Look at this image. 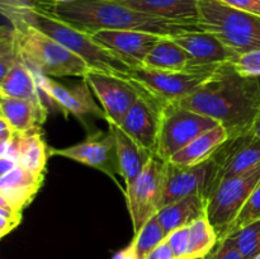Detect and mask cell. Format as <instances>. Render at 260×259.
<instances>
[{"label":"cell","instance_id":"6da1fadb","mask_svg":"<svg viewBox=\"0 0 260 259\" xmlns=\"http://www.w3.org/2000/svg\"><path fill=\"white\" fill-rule=\"evenodd\" d=\"M177 103L217 121L230 136L246 134L260 111L259 79L241 75L233 63H225L196 93Z\"/></svg>","mask_w":260,"mask_h":259},{"label":"cell","instance_id":"7a4b0ae2","mask_svg":"<svg viewBox=\"0 0 260 259\" xmlns=\"http://www.w3.org/2000/svg\"><path fill=\"white\" fill-rule=\"evenodd\" d=\"M37 8L88 35L102 29H117L140 30L161 37H175L203 30L197 23L164 19L131 9L113 0H74L69 3L41 0Z\"/></svg>","mask_w":260,"mask_h":259},{"label":"cell","instance_id":"3957f363","mask_svg":"<svg viewBox=\"0 0 260 259\" xmlns=\"http://www.w3.org/2000/svg\"><path fill=\"white\" fill-rule=\"evenodd\" d=\"M0 9H2V14L9 22L18 20V22L25 23L45 35L50 36L51 38L61 43L63 47L80 56L93 70L106 71V73L116 74L123 78H129L132 69L121 58L94 42L90 35L78 28H74L73 25L62 22L41 8L36 7L27 8V9L0 8Z\"/></svg>","mask_w":260,"mask_h":259},{"label":"cell","instance_id":"277c9868","mask_svg":"<svg viewBox=\"0 0 260 259\" xmlns=\"http://www.w3.org/2000/svg\"><path fill=\"white\" fill-rule=\"evenodd\" d=\"M9 23L15 32L20 57L36 73L50 78H84L90 70V66L80 56L71 52L50 36L18 20Z\"/></svg>","mask_w":260,"mask_h":259},{"label":"cell","instance_id":"5b68a950","mask_svg":"<svg viewBox=\"0 0 260 259\" xmlns=\"http://www.w3.org/2000/svg\"><path fill=\"white\" fill-rule=\"evenodd\" d=\"M198 24L241 53L260 50V15L243 12L220 0H200Z\"/></svg>","mask_w":260,"mask_h":259},{"label":"cell","instance_id":"8992f818","mask_svg":"<svg viewBox=\"0 0 260 259\" xmlns=\"http://www.w3.org/2000/svg\"><path fill=\"white\" fill-rule=\"evenodd\" d=\"M260 183V164L241 174L223 179L207 202V218L216 230L218 241L230 234L236 216Z\"/></svg>","mask_w":260,"mask_h":259},{"label":"cell","instance_id":"52a82bcc","mask_svg":"<svg viewBox=\"0 0 260 259\" xmlns=\"http://www.w3.org/2000/svg\"><path fill=\"white\" fill-rule=\"evenodd\" d=\"M218 124L215 119L184 108L177 102H164L155 155L164 161H169L173 155L187 146L196 137Z\"/></svg>","mask_w":260,"mask_h":259},{"label":"cell","instance_id":"ba28073f","mask_svg":"<svg viewBox=\"0 0 260 259\" xmlns=\"http://www.w3.org/2000/svg\"><path fill=\"white\" fill-rule=\"evenodd\" d=\"M218 68L202 66L187 70H157L140 66L132 69L129 78L160 101L179 102L205 85Z\"/></svg>","mask_w":260,"mask_h":259},{"label":"cell","instance_id":"9c48e42d","mask_svg":"<svg viewBox=\"0 0 260 259\" xmlns=\"http://www.w3.org/2000/svg\"><path fill=\"white\" fill-rule=\"evenodd\" d=\"M165 169L167 161L154 155L134 183L124 189L127 207L134 226V235L159 211Z\"/></svg>","mask_w":260,"mask_h":259},{"label":"cell","instance_id":"30bf717a","mask_svg":"<svg viewBox=\"0 0 260 259\" xmlns=\"http://www.w3.org/2000/svg\"><path fill=\"white\" fill-rule=\"evenodd\" d=\"M216 189V167L213 155L196 165H175L167 161L164 187L159 210L188 196L200 195L208 202Z\"/></svg>","mask_w":260,"mask_h":259},{"label":"cell","instance_id":"8fae6325","mask_svg":"<svg viewBox=\"0 0 260 259\" xmlns=\"http://www.w3.org/2000/svg\"><path fill=\"white\" fill-rule=\"evenodd\" d=\"M83 79H85L94 95L101 102L108 124L121 127L127 112L141 93L139 84L131 78H123L93 69H90Z\"/></svg>","mask_w":260,"mask_h":259},{"label":"cell","instance_id":"7c38bea8","mask_svg":"<svg viewBox=\"0 0 260 259\" xmlns=\"http://www.w3.org/2000/svg\"><path fill=\"white\" fill-rule=\"evenodd\" d=\"M35 74L40 89L45 94L46 98L52 102L56 107H58L65 113V116L73 114L83 123L85 128H88L86 121L89 118L107 119L103 108H101L94 101L91 89L85 79H83L76 85L69 88L50 76L36 73V71Z\"/></svg>","mask_w":260,"mask_h":259},{"label":"cell","instance_id":"4fadbf2b","mask_svg":"<svg viewBox=\"0 0 260 259\" xmlns=\"http://www.w3.org/2000/svg\"><path fill=\"white\" fill-rule=\"evenodd\" d=\"M50 155L66 157L73 161L94 168L113 178L114 182L118 184L116 175L121 177V169L117 155V144L113 134L109 130L108 132H91L83 142L73 146L63 149L50 147Z\"/></svg>","mask_w":260,"mask_h":259},{"label":"cell","instance_id":"5bb4252c","mask_svg":"<svg viewBox=\"0 0 260 259\" xmlns=\"http://www.w3.org/2000/svg\"><path fill=\"white\" fill-rule=\"evenodd\" d=\"M140 85V84H139ZM141 88L139 99L129 108L121 128L141 147L155 154L159 139L164 102Z\"/></svg>","mask_w":260,"mask_h":259},{"label":"cell","instance_id":"9a60e30c","mask_svg":"<svg viewBox=\"0 0 260 259\" xmlns=\"http://www.w3.org/2000/svg\"><path fill=\"white\" fill-rule=\"evenodd\" d=\"M95 43L121 58L131 69L142 66L150 51L161 40V36L140 30L102 29L90 33Z\"/></svg>","mask_w":260,"mask_h":259},{"label":"cell","instance_id":"2e32d148","mask_svg":"<svg viewBox=\"0 0 260 259\" xmlns=\"http://www.w3.org/2000/svg\"><path fill=\"white\" fill-rule=\"evenodd\" d=\"M48 155L50 149L42 137V127L28 132L17 131L7 144L0 146V156L12 157L18 165L40 177L45 174Z\"/></svg>","mask_w":260,"mask_h":259},{"label":"cell","instance_id":"e0dca14e","mask_svg":"<svg viewBox=\"0 0 260 259\" xmlns=\"http://www.w3.org/2000/svg\"><path fill=\"white\" fill-rule=\"evenodd\" d=\"M190 56L193 65L206 68H218L233 62L239 57V53L226 46L220 38L206 30L189 32L173 37Z\"/></svg>","mask_w":260,"mask_h":259},{"label":"cell","instance_id":"ac0fdd59","mask_svg":"<svg viewBox=\"0 0 260 259\" xmlns=\"http://www.w3.org/2000/svg\"><path fill=\"white\" fill-rule=\"evenodd\" d=\"M42 183L43 177L18 165L12 172L0 177V198L12 207L23 211L32 202Z\"/></svg>","mask_w":260,"mask_h":259},{"label":"cell","instance_id":"d6986e66","mask_svg":"<svg viewBox=\"0 0 260 259\" xmlns=\"http://www.w3.org/2000/svg\"><path fill=\"white\" fill-rule=\"evenodd\" d=\"M108 128L116 139L121 177L123 178L124 185L127 188L139 177L140 173L144 170V168L146 167L147 163L155 154L140 146L119 126L108 124Z\"/></svg>","mask_w":260,"mask_h":259},{"label":"cell","instance_id":"ffe728a7","mask_svg":"<svg viewBox=\"0 0 260 259\" xmlns=\"http://www.w3.org/2000/svg\"><path fill=\"white\" fill-rule=\"evenodd\" d=\"M45 103L0 95V118L5 119L15 131L28 132L42 126L47 118Z\"/></svg>","mask_w":260,"mask_h":259},{"label":"cell","instance_id":"44dd1931","mask_svg":"<svg viewBox=\"0 0 260 259\" xmlns=\"http://www.w3.org/2000/svg\"><path fill=\"white\" fill-rule=\"evenodd\" d=\"M131 9L183 23H197L200 0H113Z\"/></svg>","mask_w":260,"mask_h":259},{"label":"cell","instance_id":"7402d4cb","mask_svg":"<svg viewBox=\"0 0 260 259\" xmlns=\"http://www.w3.org/2000/svg\"><path fill=\"white\" fill-rule=\"evenodd\" d=\"M207 216V201L200 195L188 196L157 211L156 218L167 236Z\"/></svg>","mask_w":260,"mask_h":259},{"label":"cell","instance_id":"603a6c76","mask_svg":"<svg viewBox=\"0 0 260 259\" xmlns=\"http://www.w3.org/2000/svg\"><path fill=\"white\" fill-rule=\"evenodd\" d=\"M0 95L45 103L46 95L38 85L36 74L24 61H19L0 79Z\"/></svg>","mask_w":260,"mask_h":259},{"label":"cell","instance_id":"cb8c5ba5","mask_svg":"<svg viewBox=\"0 0 260 259\" xmlns=\"http://www.w3.org/2000/svg\"><path fill=\"white\" fill-rule=\"evenodd\" d=\"M230 137L228 130L218 124L215 128L208 130L205 134L196 137L187 146L173 155L169 163L175 165H196L210 159L216 150Z\"/></svg>","mask_w":260,"mask_h":259},{"label":"cell","instance_id":"d4e9b609","mask_svg":"<svg viewBox=\"0 0 260 259\" xmlns=\"http://www.w3.org/2000/svg\"><path fill=\"white\" fill-rule=\"evenodd\" d=\"M142 66L157 70H187L200 68L193 65L192 56L173 40V37H162L155 45L144 60Z\"/></svg>","mask_w":260,"mask_h":259},{"label":"cell","instance_id":"484cf974","mask_svg":"<svg viewBox=\"0 0 260 259\" xmlns=\"http://www.w3.org/2000/svg\"><path fill=\"white\" fill-rule=\"evenodd\" d=\"M218 236L210 220L206 217L194 221L189 226V246L187 259H205L215 249Z\"/></svg>","mask_w":260,"mask_h":259},{"label":"cell","instance_id":"4316f807","mask_svg":"<svg viewBox=\"0 0 260 259\" xmlns=\"http://www.w3.org/2000/svg\"><path fill=\"white\" fill-rule=\"evenodd\" d=\"M165 239H167V234L162 230L155 215L132 239L137 259H146V256Z\"/></svg>","mask_w":260,"mask_h":259},{"label":"cell","instance_id":"83f0119b","mask_svg":"<svg viewBox=\"0 0 260 259\" xmlns=\"http://www.w3.org/2000/svg\"><path fill=\"white\" fill-rule=\"evenodd\" d=\"M228 238L234 241L246 259L254 258L260 253V220L248 223Z\"/></svg>","mask_w":260,"mask_h":259},{"label":"cell","instance_id":"f1b7e54d","mask_svg":"<svg viewBox=\"0 0 260 259\" xmlns=\"http://www.w3.org/2000/svg\"><path fill=\"white\" fill-rule=\"evenodd\" d=\"M23 61L18 50L15 32L12 28L2 27L0 30V79L9 71L12 66Z\"/></svg>","mask_w":260,"mask_h":259},{"label":"cell","instance_id":"f546056e","mask_svg":"<svg viewBox=\"0 0 260 259\" xmlns=\"http://www.w3.org/2000/svg\"><path fill=\"white\" fill-rule=\"evenodd\" d=\"M258 220H260V183L258 187L254 189V192L251 193V196L246 201L244 207L241 208L239 215L236 216L235 221H234L233 226L230 229L229 236L235 233V231H238L239 229L248 225V223H251Z\"/></svg>","mask_w":260,"mask_h":259},{"label":"cell","instance_id":"4dcf8cb0","mask_svg":"<svg viewBox=\"0 0 260 259\" xmlns=\"http://www.w3.org/2000/svg\"><path fill=\"white\" fill-rule=\"evenodd\" d=\"M231 63L241 75L260 78V50L241 53Z\"/></svg>","mask_w":260,"mask_h":259},{"label":"cell","instance_id":"1f68e13d","mask_svg":"<svg viewBox=\"0 0 260 259\" xmlns=\"http://www.w3.org/2000/svg\"><path fill=\"white\" fill-rule=\"evenodd\" d=\"M22 212L23 211L12 207L0 198V236L2 238L12 233L22 222Z\"/></svg>","mask_w":260,"mask_h":259},{"label":"cell","instance_id":"d6a6232c","mask_svg":"<svg viewBox=\"0 0 260 259\" xmlns=\"http://www.w3.org/2000/svg\"><path fill=\"white\" fill-rule=\"evenodd\" d=\"M167 241L175 259H187L189 246V226L179 228L167 236Z\"/></svg>","mask_w":260,"mask_h":259},{"label":"cell","instance_id":"836d02e7","mask_svg":"<svg viewBox=\"0 0 260 259\" xmlns=\"http://www.w3.org/2000/svg\"><path fill=\"white\" fill-rule=\"evenodd\" d=\"M205 259H246L238 246L234 244L230 238H226L223 240L218 241L212 251L206 256Z\"/></svg>","mask_w":260,"mask_h":259},{"label":"cell","instance_id":"e575fe53","mask_svg":"<svg viewBox=\"0 0 260 259\" xmlns=\"http://www.w3.org/2000/svg\"><path fill=\"white\" fill-rule=\"evenodd\" d=\"M220 2L235 9L260 15V0H220Z\"/></svg>","mask_w":260,"mask_h":259},{"label":"cell","instance_id":"d590c367","mask_svg":"<svg viewBox=\"0 0 260 259\" xmlns=\"http://www.w3.org/2000/svg\"><path fill=\"white\" fill-rule=\"evenodd\" d=\"M146 259H175L174 254H173L172 249H170L169 244H168L167 239L162 243H160L149 255Z\"/></svg>","mask_w":260,"mask_h":259},{"label":"cell","instance_id":"8d00e7d4","mask_svg":"<svg viewBox=\"0 0 260 259\" xmlns=\"http://www.w3.org/2000/svg\"><path fill=\"white\" fill-rule=\"evenodd\" d=\"M40 2L41 0H0V8L27 9V8L37 7Z\"/></svg>","mask_w":260,"mask_h":259},{"label":"cell","instance_id":"74e56055","mask_svg":"<svg viewBox=\"0 0 260 259\" xmlns=\"http://www.w3.org/2000/svg\"><path fill=\"white\" fill-rule=\"evenodd\" d=\"M0 122H2V126H0V142H2L3 145V144H7V142L14 136V134L17 131H15V130L13 128V127L5 121V119L0 118Z\"/></svg>","mask_w":260,"mask_h":259},{"label":"cell","instance_id":"f35d334b","mask_svg":"<svg viewBox=\"0 0 260 259\" xmlns=\"http://www.w3.org/2000/svg\"><path fill=\"white\" fill-rule=\"evenodd\" d=\"M112 259H137L134 243L131 241L126 248L121 249V250H118L117 253H114V255L112 256Z\"/></svg>","mask_w":260,"mask_h":259},{"label":"cell","instance_id":"ab89813d","mask_svg":"<svg viewBox=\"0 0 260 259\" xmlns=\"http://www.w3.org/2000/svg\"><path fill=\"white\" fill-rule=\"evenodd\" d=\"M15 167H18V163L14 159L8 156H0V177L12 172Z\"/></svg>","mask_w":260,"mask_h":259},{"label":"cell","instance_id":"60d3db41","mask_svg":"<svg viewBox=\"0 0 260 259\" xmlns=\"http://www.w3.org/2000/svg\"><path fill=\"white\" fill-rule=\"evenodd\" d=\"M251 134L255 137H258V139H260V111L259 113L256 114L255 119H254L253 127H251Z\"/></svg>","mask_w":260,"mask_h":259},{"label":"cell","instance_id":"b9f144b4","mask_svg":"<svg viewBox=\"0 0 260 259\" xmlns=\"http://www.w3.org/2000/svg\"><path fill=\"white\" fill-rule=\"evenodd\" d=\"M47 2H51V3H69V2H74V0H47Z\"/></svg>","mask_w":260,"mask_h":259},{"label":"cell","instance_id":"7bdbcfd3","mask_svg":"<svg viewBox=\"0 0 260 259\" xmlns=\"http://www.w3.org/2000/svg\"><path fill=\"white\" fill-rule=\"evenodd\" d=\"M251 259H260V253L258 254V255H255L254 258H251Z\"/></svg>","mask_w":260,"mask_h":259},{"label":"cell","instance_id":"ee69618b","mask_svg":"<svg viewBox=\"0 0 260 259\" xmlns=\"http://www.w3.org/2000/svg\"><path fill=\"white\" fill-rule=\"evenodd\" d=\"M259 79V85H260V78H258Z\"/></svg>","mask_w":260,"mask_h":259}]
</instances>
